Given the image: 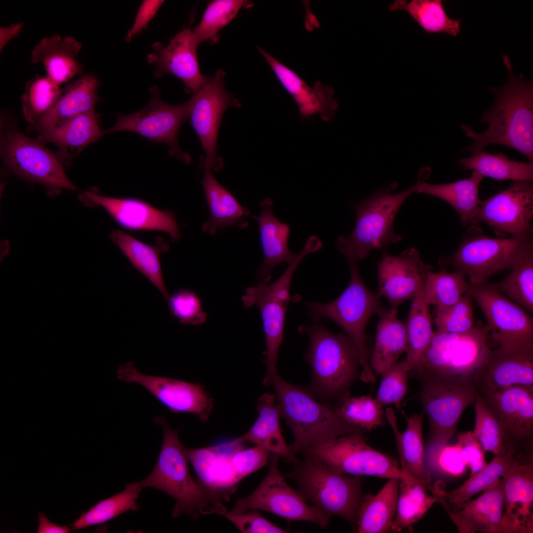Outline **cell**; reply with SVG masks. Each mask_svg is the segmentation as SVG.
I'll list each match as a JSON object with an SVG mask.
<instances>
[{
	"label": "cell",
	"instance_id": "6da1fadb",
	"mask_svg": "<svg viewBox=\"0 0 533 533\" xmlns=\"http://www.w3.org/2000/svg\"><path fill=\"white\" fill-rule=\"evenodd\" d=\"M153 422L163 429L160 453L151 473L137 483L142 488H154L173 497L176 501L172 512L174 518L184 514L195 520L200 514L224 516L228 511L223 501L228 498L190 473L185 446L178 436L181 428H172L163 416L155 417Z\"/></svg>",
	"mask_w": 533,
	"mask_h": 533
},
{
	"label": "cell",
	"instance_id": "7a4b0ae2",
	"mask_svg": "<svg viewBox=\"0 0 533 533\" xmlns=\"http://www.w3.org/2000/svg\"><path fill=\"white\" fill-rule=\"evenodd\" d=\"M508 72V81L500 87H490L495 96L493 106L484 113L481 122L489 127L478 133L466 125L461 128L473 144L462 152H473L491 144L511 147L533 162V85L522 74L514 76L508 57H502Z\"/></svg>",
	"mask_w": 533,
	"mask_h": 533
},
{
	"label": "cell",
	"instance_id": "3957f363",
	"mask_svg": "<svg viewBox=\"0 0 533 533\" xmlns=\"http://www.w3.org/2000/svg\"><path fill=\"white\" fill-rule=\"evenodd\" d=\"M298 331L309 341L305 357L312 378L305 387L316 399L334 409L350 397L352 384L360 379L358 351L347 336L333 334L316 322L301 326Z\"/></svg>",
	"mask_w": 533,
	"mask_h": 533
},
{
	"label": "cell",
	"instance_id": "277c9868",
	"mask_svg": "<svg viewBox=\"0 0 533 533\" xmlns=\"http://www.w3.org/2000/svg\"><path fill=\"white\" fill-rule=\"evenodd\" d=\"M271 385L281 418L293 432L289 446L292 461L302 450L319 446L346 434L363 435L366 430L351 424L332 407L316 399L305 387L296 386L278 374Z\"/></svg>",
	"mask_w": 533,
	"mask_h": 533
},
{
	"label": "cell",
	"instance_id": "5b68a950",
	"mask_svg": "<svg viewBox=\"0 0 533 533\" xmlns=\"http://www.w3.org/2000/svg\"><path fill=\"white\" fill-rule=\"evenodd\" d=\"M292 463V470L283 476L296 483L305 500L330 518L342 517L356 532L364 476L342 474L308 457H296Z\"/></svg>",
	"mask_w": 533,
	"mask_h": 533
},
{
	"label": "cell",
	"instance_id": "8992f818",
	"mask_svg": "<svg viewBox=\"0 0 533 533\" xmlns=\"http://www.w3.org/2000/svg\"><path fill=\"white\" fill-rule=\"evenodd\" d=\"M350 269V280L344 292L335 300L328 303L315 301L306 303L309 314L315 322L321 318L337 323L352 340L359 353L361 367L360 380L374 383L376 375L372 369L366 343L365 330L370 318L379 316L388 308L381 302L378 293L371 291L363 282L359 273L356 261H348Z\"/></svg>",
	"mask_w": 533,
	"mask_h": 533
},
{
	"label": "cell",
	"instance_id": "52a82bcc",
	"mask_svg": "<svg viewBox=\"0 0 533 533\" xmlns=\"http://www.w3.org/2000/svg\"><path fill=\"white\" fill-rule=\"evenodd\" d=\"M397 186L393 183L351 204L356 213L354 227L349 236H339L335 245L347 261L362 260L372 250L383 249L402 240V235L394 231L393 223L402 203L415 192L416 183L393 194L391 191Z\"/></svg>",
	"mask_w": 533,
	"mask_h": 533
},
{
	"label": "cell",
	"instance_id": "ba28073f",
	"mask_svg": "<svg viewBox=\"0 0 533 533\" xmlns=\"http://www.w3.org/2000/svg\"><path fill=\"white\" fill-rule=\"evenodd\" d=\"M416 378L420 382L418 397L429 422L428 451L447 444L479 390L476 381L470 379L440 374Z\"/></svg>",
	"mask_w": 533,
	"mask_h": 533
},
{
	"label": "cell",
	"instance_id": "9c48e42d",
	"mask_svg": "<svg viewBox=\"0 0 533 533\" xmlns=\"http://www.w3.org/2000/svg\"><path fill=\"white\" fill-rule=\"evenodd\" d=\"M485 325L461 333L435 332L415 367L414 377L440 374L474 380L491 354Z\"/></svg>",
	"mask_w": 533,
	"mask_h": 533
},
{
	"label": "cell",
	"instance_id": "30bf717a",
	"mask_svg": "<svg viewBox=\"0 0 533 533\" xmlns=\"http://www.w3.org/2000/svg\"><path fill=\"white\" fill-rule=\"evenodd\" d=\"M532 233L491 238L485 235L481 228L472 225L458 248L451 255L441 257L439 263L453 266L468 276L472 284L486 283L491 276L511 268L533 247Z\"/></svg>",
	"mask_w": 533,
	"mask_h": 533
},
{
	"label": "cell",
	"instance_id": "8fae6325",
	"mask_svg": "<svg viewBox=\"0 0 533 533\" xmlns=\"http://www.w3.org/2000/svg\"><path fill=\"white\" fill-rule=\"evenodd\" d=\"M482 311L489 340L505 353L533 355V320L492 284H472L467 291Z\"/></svg>",
	"mask_w": 533,
	"mask_h": 533
},
{
	"label": "cell",
	"instance_id": "7c38bea8",
	"mask_svg": "<svg viewBox=\"0 0 533 533\" xmlns=\"http://www.w3.org/2000/svg\"><path fill=\"white\" fill-rule=\"evenodd\" d=\"M42 145L24 135L13 123L2 126L1 156L12 172L50 188L76 190L65 174L62 158Z\"/></svg>",
	"mask_w": 533,
	"mask_h": 533
},
{
	"label": "cell",
	"instance_id": "4fadbf2b",
	"mask_svg": "<svg viewBox=\"0 0 533 533\" xmlns=\"http://www.w3.org/2000/svg\"><path fill=\"white\" fill-rule=\"evenodd\" d=\"M362 436L344 435L322 445L304 449L299 453L342 474L401 478L398 460L371 447Z\"/></svg>",
	"mask_w": 533,
	"mask_h": 533
},
{
	"label": "cell",
	"instance_id": "5bb4252c",
	"mask_svg": "<svg viewBox=\"0 0 533 533\" xmlns=\"http://www.w3.org/2000/svg\"><path fill=\"white\" fill-rule=\"evenodd\" d=\"M280 457L271 453L269 468L264 479L249 495L237 500L229 513L237 514L255 509L270 512L288 522L314 523L323 529L330 518L308 505L297 490L290 487L278 469Z\"/></svg>",
	"mask_w": 533,
	"mask_h": 533
},
{
	"label": "cell",
	"instance_id": "9a60e30c",
	"mask_svg": "<svg viewBox=\"0 0 533 533\" xmlns=\"http://www.w3.org/2000/svg\"><path fill=\"white\" fill-rule=\"evenodd\" d=\"M150 92L151 100L145 108L131 114H119L114 125L104 130V134L118 131L135 133L152 142L167 145L170 155L189 163L190 156L180 149L178 138L180 129L189 116L190 100L170 105L162 100L156 86L150 88Z\"/></svg>",
	"mask_w": 533,
	"mask_h": 533
},
{
	"label": "cell",
	"instance_id": "2e32d148",
	"mask_svg": "<svg viewBox=\"0 0 533 533\" xmlns=\"http://www.w3.org/2000/svg\"><path fill=\"white\" fill-rule=\"evenodd\" d=\"M225 72L218 70L189 99V116L190 124L196 133L204 156L201 168L219 171L222 159L217 154L218 130L226 110L238 107L239 102L226 89Z\"/></svg>",
	"mask_w": 533,
	"mask_h": 533
},
{
	"label": "cell",
	"instance_id": "e0dca14e",
	"mask_svg": "<svg viewBox=\"0 0 533 533\" xmlns=\"http://www.w3.org/2000/svg\"><path fill=\"white\" fill-rule=\"evenodd\" d=\"M116 377L124 382L141 385L172 413L193 414L204 422L213 411L212 398L200 384L147 375L139 372L132 361L119 365Z\"/></svg>",
	"mask_w": 533,
	"mask_h": 533
},
{
	"label": "cell",
	"instance_id": "ac0fdd59",
	"mask_svg": "<svg viewBox=\"0 0 533 533\" xmlns=\"http://www.w3.org/2000/svg\"><path fill=\"white\" fill-rule=\"evenodd\" d=\"M533 182L512 181L509 188L481 201L474 225L484 223L500 236L526 235L533 232Z\"/></svg>",
	"mask_w": 533,
	"mask_h": 533
},
{
	"label": "cell",
	"instance_id": "d6986e66",
	"mask_svg": "<svg viewBox=\"0 0 533 533\" xmlns=\"http://www.w3.org/2000/svg\"><path fill=\"white\" fill-rule=\"evenodd\" d=\"M431 266L421 260L414 248L398 256L383 252L378 263V293L388 300L391 308L413 300L425 283Z\"/></svg>",
	"mask_w": 533,
	"mask_h": 533
},
{
	"label": "cell",
	"instance_id": "ffe728a7",
	"mask_svg": "<svg viewBox=\"0 0 533 533\" xmlns=\"http://www.w3.org/2000/svg\"><path fill=\"white\" fill-rule=\"evenodd\" d=\"M504 510L502 533H533V462L513 458L503 473Z\"/></svg>",
	"mask_w": 533,
	"mask_h": 533
},
{
	"label": "cell",
	"instance_id": "44dd1931",
	"mask_svg": "<svg viewBox=\"0 0 533 533\" xmlns=\"http://www.w3.org/2000/svg\"><path fill=\"white\" fill-rule=\"evenodd\" d=\"M198 45L192 30L184 29L165 46L160 42H154L153 52L148 55L147 61L154 67L156 77L173 75L183 82L188 91L194 93L208 79L200 71Z\"/></svg>",
	"mask_w": 533,
	"mask_h": 533
},
{
	"label": "cell",
	"instance_id": "7402d4cb",
	"mask_svg": "<svg viewBox=\"0 0 533 533\" xmlns=\"http://www.w3.org/2000/svg\"><path fill=\"white\" fill-rule=\"evenodd\" d=\"M479 393L515 447L532 443L533 388L516 386Z\"/></svg>",
	"mask_w": 533,
	"mask_h": 533
},
{
	"label": "cell",
	"instance_id": "603a6c76",
	"mask_svg": "<svg viewBox=\"0 0 533 533\" xmlns=\"http://www.w3.org/2000/svg\"><path fill=\"white\" fill-rule=\"evenodd\" d=\"M86 202L102 206L121 226L136 230H160L174 240L181 237L175 217L171 212L158 210L144 201L132 198H113L86 191Z\"/></svg>",
	"mask_w": 533,
	"mask_h": 533
},
{
	"label": "cell",
	"instance_id": "cb8c5ba5",
	"mask_svg": "<svg viewBox=\"0 0 533 533\" xmlns=\"http://www.w3.org/2000/svg\"><path fill=\"white\" fill-rule=\"evenodd\" d=\"M245 308L256 305L260 309L266 345V371L263 380L265 386L271 385L278 374L277 362L279 350L284 340L285 315L290 301L282 299L272 292L267 283L260 282L250 287L242 297Z\"/></svg>",
	"mask_w": 533,
	"mask_h": 533
},
{
	"label": "cell",
	"instance_id": "d4e9b609",
	"mask_svg": "<svg viewBox=\"0 0 533 533\" xmlns=\"http://www.w3.org/2000/svg\"><path fill=\"white\" fill-rule=\"evenodd\" d=\"M257 49L265 58L279 82L291 95L303 118L319 114L328 121L333 118L338 108L334 99V90L330 86L316 81L312 87L308 85L296 73L274 58L260 47Z\"/></svg>",
	"mask_w": 533,
	"mask_h": 533
},
{
	"label": "cell",
	"instance_id": "484cf974",
	"mask_svg": "<svg viewBox=\"0 0 533 533\" xmlns=\"http://www.w3.org/2000/svg\"><path fill=\"white\" fill-rule=\"evenodd\" d=\"M244 443L239 437L214 446L201 448L185 447L188 462L203 483L229 498L239 482L231 465L230 457L242 449Z\"/></svg>",
	"mask_w": 533,
	"mask_h": 533
},
{
	"label": "cell",
	"instance_id": "4316f807",
	"mask_svg": "<svg viewBox=\"0 0 533 533\" xmlns=\"http://www.w3.org/2000/svg\"><path fill=\"white\" fill-rule=\"evenodd\" d=\"M459 533H502L504 510L502 478L477 498L454 507H445Z\"/></svg>",
	"mask_w": 533,
	"mask_h": 533
},
{
	"label": "cell",
	"instance_id": "83f0119b",
	"mask_svg": "<svg viewBox=\"0 0 533 533\" xmlns=\"http://www.w3.org/2000/svg\"><path fill=\"white\" fill-rule=\"evenodd\" d=\"M479 393L512 386L533 388V355L509 353L492 349L476 379Z\"/></svg>",
	"mask_w": 533,
	"mask_h": 533
},
{
	"label": "cell",
	"instance_id": "f1b7e54d",
	"mask_svg": "<svg viewBox=\"0 0 533 533\" xmlns=\"http://www.w3.org/2000/svg\"><path fill=\"white\" fill-rule=\"evenodd\" d=\"M81 46L72 37L62 38L54 34L40 40L32 52L31 60L34 64H42L46 76L60 85L82 74L83 65L77 59Z\"/></svg>",
	"mask_w": 533,
	"mask_h": 533
},
{
	"label": "cell",
	"instance_id": "f546056e",
	"mask_svg": "<svg viewBox=\"0 0 533 533\" xmlns=\"http://www.w3.org/2000/svg\"><path fill=\"white\" fill-rule=\"evenodd\" d=\"M262 211L258 222L264 261L257 269L260 282L268 283L273 268L283 263L290 264L297 255L291 252L288 242L290 233L288 225L279 221L272 210L273 201L266 198L260 203Z\"/></svg>",
	"mask_w": 533,
	"mask_h": 533
},
{
	"label": "cell",
	"instance_id": "4dcf8cb0",
	"mask_svg": "<svg viewBox=\"0 0 533 533\" xmlns=\"http://www.w3.org/2000/svg\"><path fill=\"white\" fill-rule=\"evenodd\" d=\"M100 81L93 74H87L61 89L51 109L35 124L39 132L58 125L78 114L94 110L99 100Z\"/></svg>",
	"mask_w": 533,
	"mask_h": 533
},
{
	"label": "cell",
	"instance_id": "1f68e13d",
	"mask_svg": "<svg viewBox=\"0 0 533 533\" xmlns=\"http://www.w3.org/2000/svg\"><path fill=\"white\" fill-rule=\"evenodd\" d=\"M100 116L94 110L83 113L40 132L37 141L52 143L60 147L59 155L74 156L104 135L99 126Z\"/></svg>",
	"mask_w": 533,
	"mask_h": 533
},
{
	"label": "cell",
	"instance_id": "d6a6232c",
	"mask_svg": "<svg viewBox=\"0 0 533 533\" xmlns=\"http://www.w3.org/2000/svg\"><path fill=\"white\" fill-rule=\"evenodd\" d=\"M202 184L208 205L210 216L202 225V230L212 235L220 229L231 226L245 228L248 226L246 218L250 216L249 210L241 206L235 197L215 178L211 169H203Z\"/></svg>",
	"mask_w": 533,
	"mask_h": 533
},
{
	"label": "cell",
	"instance_id": "836d02e7",
	"mask_svg": "<svg viewBox=\"0 0 533 533\" xmlns=\"http://www.w3.org/2000/svg\"><path fill=\"white\" fill-rule=\"evenodd\" d=\"M484 177L476 171L467 179L444 184H432L419 178L415 192L431 195L449 203L458 213L463 225H474L476 213L481 204L479 189Z\"/></svg>",
	"mask_w": 533,
	"mask_h": 533
},
{
	"label": "cell",
	"instance_id": "e575fe53",
	"mask_svg": "<svg viewBox=\"0 0 533 533\" xmlns=\"http://www.w3.org/2000/svg\"><path fill=\"white\" fill-rule=\"evenodd\" d=\"M400 458L401 477L399 486L396 514L391 532L402 531L419 520L435 503L438 498L428 494L434 492L433 486L428 485L415 478Z\"/></svg>",
	"mask_w": 533,
	"mask_h": 533
},
{
	"label": "cell",
	"instance_id": "d590c367",
	"mask_svg": "<svg viewBox=\"0 0 533 533\" xmlns=\"http://www.w3.org/2000/svg\"><path fill=\"white\" fill-rule=\"evenodd\" d=\"M257 411V419L244 435L239 437L241 440L262 446L271 453L279 455L286 462L292 463L289 446L282 435L279 421L281 417L274 395L268 392L262 395Z\"/></svg>",
	"mask_w": 533,
	"mask_h": 533
},
{
	"label": "cell",
	"instance_id": "8d00e7d4",
	"mask_svg": "<svg viewBox=\"0 0 533 533\" xmlns=\"http://www.w3.org/2000/svg\"><path fill=\"white\" fill-rule=\"evenodd\" d=\"M400 478H391L376 495H363L357 518L356 533L391 532L397 505Z\"/></svg>",
	"mask_w": 533,
	"mask_h": 533
},
{
	"label": "cell",
	"instance_id": "74e56055",
	"mask_svg": "<svg viewBox=\"0 0 533 533\" xmlns=\"http://www.w3.org/2000/svg\"><path fill=\"white\" fill-rule=\"evenodd\" d=\"M515 449L510 448L503 457L495 456L480 471L470 476L458 488L446 491L440 481L433 486V495L444 508L454 507L468 501L475 494L490 488L502 476L514 458Z\"/></svg>",
	"mask_w": 533,
	"mask_h": 533
},
{
	"label": "cell",
	"instance_id": "f35d334b",
	"mask_svg": "<svg viewBox=\"0 0 533 533\" xmlns=\"http://www.w3.org/2000/svg\"><path fill=\"white\" fill-rule=\"evenodd\" d=\"M385 415L395 437L400 457L412 475L423 483L432 486L430 471L424 464V451L422 435L423 413L414 414L407 418V426L404 432H399L392 409L388 408Z\"/></svg>",
	"mask_w": 533,
	"mask_h": 533
},
{
	"label": "cell",
	"instance_id": "ab89813d",
	"mask_svg": "<svg viewBox=\"0 0 533 533\" xmlns=\"http://www.w3.org/2000/svg\"><path fill=\"white\" fill-rule=\"evenodd\" d=\"M397 312V308H388L379 316L374 350L370 360L371 367L377 375L397 361L406 351V326L398 318Z\"/></svg>",
	"mask_w": 533,
	"mask_h": 533
},
{
	"label": "cell",
	"instance_id": "60d3db41",
	"mask_svg": "<svg viewBox=\"0 0 533 533\" xmlns=\"http://www.w3.org/2000/svg\"><path fill=\"white\" fill-rule=\"evenodd\" d=\"M425 284V283H424ZM423 285L415 298L406 326V364L409 372L413 370L430 344L435 332L429 305L426 302Z\"/></svg>",
	"mask_w": 533,
	"mask_h": 533
},
{
	"label": "cell",
	"instance_id": "b9f144b4",
	"mask_svg": "<svg viewBox=\"0 0 533 533\" xmlns=\"http://www.w3.org/2000/svg\"><path fill=\"white\" fill-rule=\"evenodd\" d=\"M458 163L465 170H472L498 181H533V162L510 160L501 152L493 154L479 150L469 157L460 158Z\"/></svg>",
	"mask_w": 533,
	"mask_h": 533
},
{
	"label": "cell",
	"instance_id": "7bdbcfd3",
	"mask_svg": "<svg viewBox=\"0 0 533 533\" xmlns=\"http://www.w3.org/2000/svg\"><path fill=\"white\" fill-rule=\"evenodd\" d=\"M110 237L133 266L158 289L167 301L169 295L164 282L157 249L119 230H114Z\"/></svg>",
	"mask_w": 533,
	"mask_h": 533
},
{
	"label": "cell",
	"instance_id": "ee69618b",
	"mask_svg": "<svg viewBox=\"0 0 533 533\" xmlns=\"http://www.w3.org/2000/svg\"><path fill=\"white\" fill-rule=\"evenodd\" d=\"M392 11H407L427 33H444L456 37L460 32V19L449 17L441 0H397L388 6Z\"/></svg>",
	"mask_w": 533,
	"mask_h": 533
},
{
	"label": "cell",
	"instance_id": "f6af8a7d",
	"mask_svg": "<svg viewBox=\"0 0 533 533\" xmlns=\"http://www.w3.org/2000/svg\"><path fill=\"white\" fill-rule=\"evenodd\" d=\"M142 488L137 482L128 484L125 489L108 498L100 500L71 525L72 530L103 524L127 511H137V500Z\"/></svg>",
	"mask_w": 533,
	"mask_h": 533
},
{
	"label": "cell",
	"instance_id": "bcb514c9",
	"mask_svg": "<svg viewBox=\"0 0 533 533\" xmlns=\"http://www.w3.org/2000/svg\"><path fill=\"white\" fill-rule=\"evenodd\" d=\"M502 281L492 283L498 291L533 312V247L523 255Z\"/></svg>",
	"mask_w": 533,
	"mask_h": 533
},
{
	"label": "cell",
	"instance_id": "7dc6e473",
	"mask_svg": "<svg viewBox=\"0 0 533 533\" xmlns=\"http://www.w3.org/2000/svg\"><path fill=\"white\" fill-rule=\"evenodd\" d=\"M475 423L472 432L485 452L493 453L495 456L503 457L512 444L501 425L488 408L483 397L479 393L474 402Z\"/></svg>",
	"mask_w": 533,
	"mask_h": 533
},
{
	"label": "cell",
	"instance_id": "c3c4849f",
	"mask_svg": "<svg viewBox=\"0 0 533 533\" xmlns=\"http://www.w3.org/2000/svg\"><path fill=\"white\" fill-rule=\"evenodd\" d=\"M465 276L457 270L452 272L444 269L437 272L430 271L424 287L427 304L448 307L457 303L467 291L469 282Z\"/></svg>",
	"mask_w": 533,
	"mask_h": 533
},
{
	"label": "cell",
	"instance_id": "681fc988",
	"mask_svg": "<svg viewBox=\"0 0 533 533\" xmlns=\"http://www.w3.org/2000/svg\"><path fill=\"white\" fill-rule=\"evenodd\" d=\"M252 3L242 0H216L209 2L199 24L192 30L199 45L204 41H216L219 31L234 19L242 8Z\"/></svg>",
	"mask_w": 533,
	"mask_h": 533
},
{
	"label": "cell",
	"instance_id": "f907efd6",
	"mask_svg": "<svg viewBox=\"0 0 533 533\" xmlns=\"http://www.w3.org/2000/svg\"><path fill=\"white\" fill-rule=\"evenodd\" d=\"M61 89L47 76H36L27 82L21 97L22 112L25 119L32 125L53 106Z\"/></svg>",
	"mask_w": 533,
	"mask_h": 533
},
{
	"label": "cell",
	"instance_id": "816d5d0a",
	"mask_svg": "<svg viewBox=\"0 0 533 533\" xmlns=\"http://www.w3.org/2000/svg\"><path fill=\"white\" fill-rule=\"evenodd\" d=\"M382 409L376 399L362 396L349 397L334 409L348 423L371 431L385 424Z\"/></svg>",
	"mask_w": 533,
	"mask_h": 533
},
{
	"label": "cell",
	"instance_id": "f5cc1de1",
	"mask_svg": "<svg viewBox=\"0 0 533 533\" xmlns=\"http://www.w3.org/2000/svg\"><path fill=\"white\" fill-rule=\"evenodd\" d=\"M473 298L466 292L459 302L448 307H436L434 323L436 332L461 333L474 327Z\"/></svg>",
	"mask_w": 533,
	"mask_h": 533
},
{
	"label": "cell",
	"instance_id": "db71d44e",
	"mask_svg": "<svg viewBox=\"0 0 533 533\" xmlns=\"http://www.w3.org/2000/svg\"><path fill=\"white\" fill-rule=\"evenodd\" d=\"M408 373L405 358L396 361L381 372L375 398L381 408L390 404L399 405L408 391Z\"/></svg>",
	"mask_w": 533,
	"mask_h": 533
},
{
	"label": "cell",
	"instance_id": "11a10c76",
	"mask_svg": "<svg viewBox=\"0 0 533 533\" xmlns=\"http://www.w3.org/2000/svg\"><path fill=\"white\" fill-rule=\"evenodd\" d=\"M167 301L171 315L182 324L198 325L207 319L200 299L191 290H178L169 296Z\"/></svg>",
	"mask_w": 533,
	"mask_h": 533
},
{
	"label": "cell",
	"instance_id": "9f6ffc18",
	"mask_svg": "<svg viewBox=\"0 0 533 533\" xmlns=\"http://www.w3.org/2000/svg\"><path fill=\"white\" fill-rule=\"evenodd\" d=\"M428 465L434 471L449 475H462L466 466L459 447L455 444H447L436 449L427 451Z\"/></svg>",
	"mask_w": 533,
	"mask_h": 533
},
{
	"label": "cell",
	"instance_id": "6f0895ef",
	"mask_svg": "<svg viewBox=\"0 0 533 533\" xmlns=\"http://www.w3.org/2000/svg\"><path fill=\"white\" fill-rule=\"evenodd\" d=\"M270 454L264 447L258 445L248 449L243 448L234 452L230 461L239 481L269 464Z\"/></svg>",
	"mask_w": 533,
	"mask_h": 533
},
{
	"label": "cell",
	"instance_id": "680465c9",
	"mask_svg": "<svg viewBox=\"0 0 533 533\" xmlns=\"http://www.w3.org/2000/svg\"><path fill=\"white\" fill-rule=\"evenodd\" d=\"M241 513L228 512L224 516L242 533H289L274 525L264 517L258 509H252Z\"/></svg>",
	"mask_w": 533,
	"mask_h": 533
},
{
	"label": "cell",
	"instance_id": "91938a15",
	"mask_svg": "<svg viewBox=\"0 0 533 533\" xmlns=\"http://www.w3.org/2000/svg\"><path fill=\"white\" fill-rule=\"evenodd\" d=\"M456 444L460 450L464 462L470 469L469 477L478 472L487 464L485 451L472 432L460 433Z\"/></svg>",
	"mask_w": 533,
	"mask_h": 533
},
{
	"label": "cell",
	"instance_id": "94428289",
	"mask_svg": "<svg viewBox=\"0 0 533 533\" xmlns=\"http://www.w3.org/2000/svg\"><path fill=\"white\" fill-rule=\"evenodd\" d=\"M163 1V0H144L143 1L137 13L133 24L125 36L126 41H130L146 28Z\"/></svg>",
	"mask_w": 533,
	"mask_h": 533
},
{
	"label": "cell",
	"instance_id": "6125c7cd",
	"mask_svg": "<svg viewBox=\"0 0 533 533\" xmlns=\"http://www.w3.org/2000/svg\"><path fill=\"white\" fill-rule=\"evenodd\" d=\"M25 23L21 22L0 28V50L1 51L6 45L16 38L21 32Z\"/></svg>",
	"mask_w": 533,
	"mask_h": 533
},
{
	"label": "cell",
	"instance_id": "be15d7a7",
	"mask_svg": "<svg viewBox=\"0 0 533 533\" xmlns=\"http://www.w3.org/2000/svg\"><path fill=\"white\" fill-rule=\"evenodd\" d=\"M39 525L38 533H68L70 530L67 526H61L51 522L41 512L38 513Z\"/></svg>",
	"mask_w": 533,
	"mask_h": 533
}]
</instances>
